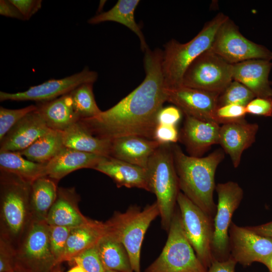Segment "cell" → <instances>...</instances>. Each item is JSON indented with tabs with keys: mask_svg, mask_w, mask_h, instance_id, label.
Segmentation results:
<instances>
[{
	"mask_svg": "<svg viewBox=\"0 0 272 272\" xmlns=\"http://www.w3.org/2000/svg\"><path fill=\"white\" fill-rule=\"evenodd\" d=\"M63 146L77 151L110 156L111 140L94 136L81 120L62 131Z\"/></svg>",
	"mask_w": 272,
	"mask_h": 272,
	"instance_id": "24",
	"label": "cell"
},
{
	"mask_svg": "<svg viewBox=\"0 0 272 272\" xmlns=\"http://www.w3.org/2000/svg\"><path fill=\"white\" fill-rule=\"evenodd\" d=\"M93 169L110 177L118 187L142 188L150 191L147 169L111 156L103 157Z\"/></svg>",
	"mask_w": 272,
	"mask_h": 272,
	"instance_id": "21",
	"label": "cell"
},
{
	"mask_svg": "<svg viewBox=\"0 0 272 272\" xmlns=\"http://www.w3.org/2000/svg\"><path fill=\"white\" fill-rule=\"evenodd\" d=\"M49 227L46 221L31 220L15 250V270L51 272L58 266L50 249Z\"/></svg>",
	"mask_w": 272,
	"mask_h": 272,
	"instance_id": "8",
	"label": "cell"
},
{
	"mask_svg": "<svg viewBox=\"0 0 272 272\" xmlns=\"http://www.w3.org/2000/svg\"><path fill=\"white\" fill-rule=\"evenodd\" d=\"M19 10L25 20L30 19L42 7L41 0H10Z\"/></svg>",
	"mask_w": 272,
	"mask_h": 272,
	"instance_id": "42",
	"label": "cell"
},
{
	"mask_svg": "<svg viewBox=\"0 0 272 272\" xmlns=\"http://www.w3.org/2000/svg\"><path fill=\"white\" fill-rule=\"evenodd\" d=\"M166 94L167 101L178 107L185 115L216 122L215 113L220 94L180 86L166 88Z\"/></svg>",
	"mask_w": 272,
	"mask_h": 272,
	"instance_id": "15",
	"label": "cell"
},
{
	"mask_svg": "<svg viewBox=\"0 0 272 272\" xmlns=\"http://www.w3.org/2000/svg\"><path fill=\"white\" fill-rule=\"evenodd\" d=\"M15 249L10 243L0 238V272L15 271Z\"/></svg>",
	"mask_w": 272,
	"mask_h": 272,
	"instance_id": "38",
	"label": "cell"
},
{
	"mask_svg": "<svg viewBox=\"0 0 272 272\" xmlns=\"http://www.w3.org/2000/svg\"><path fill=\"white\" fill-rule=\"evenodd\" d=\"M247 227L257 234L272 239V221L258 226Z\"/></svg>",
	"mask_w": 272,
	"mask_h": 272,
	"instance_id": "45",
	"label": "cell"
},
{
	"mask_svg": "<svg viewBox=\"0 0 272 272\" xmlns=\"http://www.w3.org/2000/svg\"><path fill=\"white\" fill-rule=\"evenodd\" d=\"M166 243L145 272H207L183 229L180 213L174 212Z\"/></svg>",
	"mask_w": 272,
	"mask_h": 272,
	"instance_id": "7",
	"label": "cell"
},
{
	"mask_svg": "<svg viewBox=\"0 0 272 272\" xmlns=\"http://www.w3.org/2000/svg\"><path fill=\"white\" fill-rule=\"evenodd\" d=\"M104 272H117V271H114V270H109V269H105Z\"/></svg>",
	"mask_w": 272,
	"mask_h": 272,
	"instance_id": "49",
	"label": "cell"
},
{
	"mask_svg": "<svg viewBox=\"0 0 272 272\" xmlns=\"http://www.w3.org/2000/svg\"><path fill=\"white\" fill-rule=\"evenodd\" d=\"M267 267L268 268L270 272H272V258L270 260L269 265Z\"/></svg>",
	"mask_w": 272,
	"mask_h": 272,
	"instance_id": "47",
	"label": "cell"
},
{
	"mask_svg": "<svg viewBox=\"0 0 272 272\" xmlns=\"http://www.w3.org/2000/svg\"><path fill=\"white\" fill-rule=\"evenodd\" d=\"M93 85L83 84L70 93L73 108L80 120L95 117L102 112L95 101Z\"/></svg>",
	"mask_w": 272,
	"mask_h": 272,
	"instance_id": "32",
	"label": "cell"
},
{
	"mask_svg": "<svg viewBox=\"0 0 272 272\" xmlns=\"http://www.w3.org/2000/svg\"><path fill=\"white\" fill-rule=\"evenodd\" d=\"M66 272H85L84 270L80 266L76 265V266L72 267Z\"/></svg>",
	"mask_w": 272,
	"mask_h": 272,
	"instance_id": "46",
	"label": "cell"
},
{
	"mask_svg": "<svg viewBox=\"0 0 272 272\" xmlns=\"http://www.w3.org/2000/svg\"><path fill=\"white\" fill-rule=\"evenodd\" d=\"M37 110L51 129L63 131L80 120L70 93L47 102L39 103Z\"/></svg>",
	"mask_w": 272,
	"mask_h": 272,
	"instance_id": "25",
	"label": "cell"
},
{
	"mask_svg": "<svg viewBox=\"0 0 272 272\" xmlns=\"http://www.w3.org/2000/svg\"><path fill=\"white\" fill-rule=\"evenodd\" d=\"M179 139L176 125L157 124L153 133V140L160 145L175 143Z\"/></svg>",
	"mask_w": 272,
	"mask_h": 272,
	"instance_id": "39",
	"label": "cell"
},
{
	"mask_svg": "<svg viewBox=\"0 0 272 272\" xmlns=\"http://www.w3.org/2000/svg\"><path fill=\"white\" fill-rule=\"evenodd\" d=\"M64 147L62 131L50 129L26 149L18 152L26 159L38 163H46Z\"/></svg>",
	"mask_w": 272,
	"mask_h": 272,
	"instance_id": "31",
	"label": "cell"
},
{
	"mask_svg": "<svg viewBox=\"0 0 272 272\" xmlns=\"http://www.w3.org/2000/svg\"><path fill=\"white\" fill-rule=\"evenodd\" d=\"M246 114L244 106L226 105L217 107L215 113V120L219 124L240 122L245 120Z\"/></svg>",
	"mask_w": 272,
	"mask_h": 272,
	"instance_id": "37",
	"label": "cell"
},
{
	"mask_svg": "<svg viewBox=\"0 0 272 272\" xmlns=\"http://www.w3.org/2000/svg\"><path fill=\"white\" fill-rule=\"evenodd\" d=\"M46 163L41 164L24 158L18 152H0V169L15 174L31 183L46 176Z\"/></svg>",
	"mask_w": 272,
	"mask_h": 272,
	"instance_id": "30",
	"label": "cell"
},
{
	"mask_svg": "<svg viewBox=\"0 0 272 272\" xmlns=\"http://www.w3.org/2000/svg\"><path fill=\"white\" fill-rule=\"evenodd\" d=\"M177 202L184 233L207 269L214 259L212 248L214 228L211 216L181 192L178 194Z\"/></svg>",
	"mask_w": 272,
	"mask_h": 272,
	"instance_id": "9",
	"label": "cell"
},
{
	"mask_svg": "<svg viewBox=\"0 0 272 272\" xmlns=\"http://www.w3.org/2000/svg\"><path fill=\"white\" fill-rule=\"evenodd\" d=\"M159 215L156 201L143 210L135 206H131L124 213H115L104 222L105 234L117 240L125 248L133 272H141L142 242L151 223Z\"/></svg>",
	"mask_w": 272,
	"mask_h": 272,
	"instance_id": "6",
	"label": "cell"
},
{
	"mask_svg": "<svg viewBox=\"0 0 272 272\" xmlns=\"http://www.w3.org/2000/svg\"><path fill=\"white\" fill-rule=\"evenodd\" d=\"M105 156L63 147L46 163V176L58 181L69 173L83 168L93 169Z\"/></svg>",
	"mask_w": 272,
	"mask_h": 272,
	"instance_id": "23",
	"label": "cell"
},
{
	"mask_svg": "<svg viewBox=\"0 0 272 272\" xmlns=\"http://www.w3.org/2000/svg\"><path fill=\"white\" fill-rule=\"evenodd\" d=\"M236 263L230 256L223 260L214 258L207 272H235Z\"/></svg>",
	"mask_w": 272,
	"mask_h": 272,
	"instance_id": "43",
	"label": "cell"
},
{
	"mask_svg": "<svg viewBox=\"0 0 272 272\" xmlns=\"http://www.w3.org/2000/svg\"><path fill=\"white\" fill-rule=\"evenodd\" d=\"M31 183L5 171L0 172L1 238L16 250L31 221Z\"/></svg>",
	"mask_w": 272,
	"mask_h": 272,
	"instance_id": "3",
	"label": "cell"
},
{
	"mask_svg": "<svg viewBox=\"0 0 272 272\" xmlns=\"http://www.w3.org/2000/svg\"><path fill=\"white\" fill-rule=\"evenodd\" d=\"M220 127L215 122L185 115L179 139L190 156L200 157L212 145L219 144Z\"/></svg>",
	"mask_w": 272,
	"mask_h": 272,
	"instance_id": "17",
	"label": "cell"
},
{
	"mask_svg": "<svg viewBox=\"0 0 272 272\" xmlns=\"http://www.w3.org/2000/svg\"><path fill=\"white\" fill-rule=\"evenodd\" d=\"M181 117V111L176 106L163 107L157 115V124L176 126Z\"/></svg>",
	"mask_w": 272,
	"mask_h": 272,
	"instance_id": "41",
	"label": "cell"
},
{
	"mask_svg": "<svg viewBox=\"0 0 272 272\" xmlns=\"http://www.w3.org/2000/svg\"><path fill=\"white\" fill-rule=\"evenodd\" d=\"M228 18L219 13L188 42L181 43L171 39L165 45L162 50V67L167 88L182 86L187 69L197 57L210 49L217 31Z\"/></svg>",
	"mask_w": 272,
	"mask_h": 272,
	"instance_id": "4",
	"label": "cell"
},
{
	"mask_svg": "<svg viewBox=\"0 0 272 272\" xmlns=\"http://www.w3.org/2000/svg\"><path fill=\"white\" fill-rule=\"evenodd\" d=\"M147 170L150 191L157 197L162 226L168 231L179 192L172 144L160 145L151 156Z\"/></svg>",
	"mask_w": 272,
	"mask_h": 272,
	"instance_id": "5",
	"label": "cell"
},
{
	"mask_svg": "<svg viewBox=\"0 0 272 272\" xmlns=\"http://www.w3.org/2000/svg\"><path fill=\"white\" fill-rule=\"evenodd\" d=\"M139 3V0H119L111 9L91 18L88 23L97 24L111 21L126 26L139 37L141 48L145 52L149 48L141 29L134 18V12Z\"/></svg>",
	"mask_w": 272,
	"mask_h": 272,
	"instance_id": "27",
	"label": "cell"
},
{
	"mask_svg": "<svg viewBox=\"0 0 272 272\" xmlns=\"http://www.w3.org/2000/svg\"><path fill=\"white\" fill-rule=\"evenodd\" d=\"M105 233L104 222L92 219L86 224L71 228L61 262L70 261L82 251L96 245Z\"/></svg>",
	"mask_w": 272,
	"mask_h": 272,
	"instance_id": "26",
	"label": "cell"
},
{
	"mask_svg": "<svg viewBox=\"0 0 272 272\" xmlns=\"http://www.w3.org/2000/svg\"><path fill=\"white\" fill-rule=\"evenodd\" d=\"M36 105H31L17 109L0 107V141L8 131L29 113L37 110Z\"/></svg>",
	"mask_w": 272,
	"mask_h": 272,
	"instance_id": "34",
	"label": "cell"
},
{
	"mask_svg": "<svg viewBox=\"0 0 272 272\" xmlns=\"http://www.w3.org/2000/svg\"><path fill=\"white\" fill-rule=\"evenodd\" d=\"M258 128L257 124L248 123L245 120L220 127L219 144L229 155L235 168L240 165L243 152L255 142Z\"/></svg>",
	"mask_w": 272,
	"mask_h": 272,
	"instance_id": "18",
	"label": "cell"
},
{
	"mask_svg": "<svg viewBox=\"0 0 272 272\" xmlns=\"http://www.w3.org/2000/svg\"><path fill=\"white\" fill-rule=\"evenodd\" d=\"M146 76L134 90L109 109L97 116L81 119L92 133L99 138L113 140L137 135L153 140L157 117L167 101L162 61V50L145 52Z\"/></svg>",
	"mask_w": 272,
	"mask_h": 272,
	"instance_id": "1",
	"label": "cell"
},
{
	"mask_svg": "<svg viewBox=\"0 0 272 272\" xmlns=\"http://www.w3.org/2000/svg\"><path fill=\"white\" fill-rule=\"evenodd\" d=\"M229 248L231 257L243 265L259 262L268 267L272 258V239L259 234L247 227L231 223L229 230Z\"/></svg>",
	"mask_w": 272,
	"mask_h": 272,
	"instance_id": "14",
	"label": "cell"
},
{
	"mask_svg": "<svg viewBox=\"0 0 272 272\" xmlns=\"http://www.w3.org/2000/svg\"><path fill=\"white\" fill-rule=\"evenodd\" d=\"M12 272H18V271H17L15 270V271H12Z\"/></svg>",
	"mask_w": 272,
	"mask_h": 272,
	"instance_id": "50",
	"label": "cell"
},
{
	"mask_svg": "<svg viewBox=\"0 0 272 272\" xmlns=\"http://www.w3.org/2000/svg\"><path fill=\"white\" fill-rule=\"evenodd\" d=\"M79 195L74 187L58 188L56 198L50 208L46 222L49 226L73 228L88 223L91 219L81 212Z\"/></svg>",
	"mask_w": 272,
	"mask_h": 272,
	"instance_id": "20",
	"label": "cell"
},
{
	"mask_svg": "<svg viewBox=\"0 0 272 272\" xmlns=\"http://www.w3.org/2000/svg\"><path fill=\"white\" fill-rule=\"evenodd\" d=\"M233 79L250 90L256 97H272L271 82L269 80L272 63L255 59L233 64Z\"/></svg>",
	"mask_w": 272,
	"mask_h": 272,
	"instance_id": "19",
	"label": "cell"
},
{
	"mask_svg": "<svg viewBox=\"0 0 272 272\" xmlns=\"http://www.w3.org/2000/svg\"><path fill=\"white\" fill-rule=\"evenodd\" d=\"M0 14L11 18L25 20L19 10L10 0L0 1Z\"/></svg>",
	"mask_w": 272,
	"mask_h": 272,
	"instance_id": "44",
	"label": "cell"
},
{
	"mask_svg": "<svg viewBox=\"0 0 272 272\" xmlns=\"http://www.w3.org/2000/svg\"><path fill=\"white\" fill-rule=\"evenodd\" d=\"M210 50L232 64L251 59H272L270 50L245 37L229 18L219 29Z\"/></svg>",
	"mask_w": 272,
	"mask_h": 272,
	"instance_id": "11",
	"label": "cell"
},
{
	"mask_svg": "<svg viewBox=\"0 0 272 272\" xmlns=\"http://www.w3.org/2000/svg\"><path fill=\"white\" fill-rule=\"evenodd\" d=\"M96 245L75 256L70 262L81 266L85 272H104L105 269Z\"/></svg>",
	"mask_w": 272,
	"mask_h": 272,
	"instance_id": "35",
	"label": "cell"
},
{
	"mask_svg": "<svg viewBox=\"0 0 272 272\" xmlns=\"http://www.w3.org/2000/svg\"><path fill=\"white\" fill-rule=\"evenodd\" d=\"M96 245L105 269L133 272L127 252L121 242L105 234Z\"/></svg>",
	"mask_w": 272,
	"mask_h": 272,
	"instance_id": "29",
	"label": "cell"
},
{
	"mask_svg": "<svg viewBox=\"0 0 272 272\" xmlns=\"http://www.w3.org/2000/svg\"><path fill=\"white\" fill-rule=\"evenodd\" d=\"M51 272H61V271L58 268V266H57Z\"/></svg>",
	"mask_w": 272,
	"mask_h": 272,
	"instance_id": "48",
	"label": "cell"
},
{
	"mask_svg": "<svg viewBox=\"0 0 272 272\" xmlns=\"http://www.w3.org/2000/svg\"><path fill=\"white\" fill-rule=\"evenodd\" d=\"M71 228L58 226H50L49 242L52 255L59 265L64 253Z\"/></svg>",
	"mask_w": 272,
	"mask_h": 272,
	"instance_id": "36",
	"label": "cell"
},
{
	"mask_svg": "<svg viewBox=\"0 0 272 272\" xmlns=\"http://www.w3.org/2000/svg\"><path fill=\"white\" fill-rule=\"evenodd\" d=\"M57 182L44 176L31 183L30 209L32 220L46 221L47 214L57 197Z\"/></svg>",
	"mask_w": 272,
	"mask_h": 272,
	"instance_id": "28",
	"label": "cell"
},
{
	"mask_svg": "<svg viewBox=\"0 0 272 272\" xmlns=\"http://www.w3.org/2000/svg\"><path fill=\"white\" fill-rule=\"evenodd\" d=\"M179 187L183 193L210 216L215 213L213 194L216 188L217 168L225 152L218 149L204 157L185 154L180 147L172 144Z\"/></svg>",
	"mask_w": 272,
	"mask_h": 272,
	"instance_id": "2",
	"label": "cell"
},
{
	"mask_svg": "<svg viewBox=\"0 0 272 272\" xmlns=\"http://www.w3.org/2000/svg\"><path fill=\"white\" fill-rule=\"evenodd\" d=\"M160 145L142 137H121L111 140L110 156L147 169L151 156Z\"/></svg>",
	"mask_w": 272,
	"mask_h": 272,
	"instance_id": "22",
	"label": "cell"
},
{
	"mask_svg": "<svg viewBox=\"0 0 272 272\" xmlns=\"http://www.w3.org/2000/svg\"><path fill=\"white\" fill-rule=\"evenodd\" d=\"M50 129L37 110L19 121L0 141V152H20L30 145Z\"/></svg>",
	"mask_w": 272,
	"mask_h": 272,
	"instance_id": "16",
	"label": "cell"
},
{
	"mask_svg": "<svg viewBox=\"0 0 272 272\" xmlns=\"http://www.w3.org/2000/svg\"><path fill=\"white\" fill-rule=\"evenodd\" d=\"M233 64L209 49L187 69L182 86L220 94L233 80Z\"/></svg>",
	"mask_w": 272,
	"mask_h": 272,
	"instance_id": "10",
	"label": "cell"
},
{
	"mask_svg": "<svg viewBox=\"0 0 272 272\" xmlns=\"http://www.w3.org/2000/svg\"><path fill=\"white\" fill-rule=\"evenodd\" d=\"M255 97L254 94L244 85L233 80L219 95L217 107L229 104L245 107Z\"/></svg>",
	"mask_w": 272,
	"mask_h": 272,
	"instance_id": "33",
	"label": "cell"
},
{
	"mask_svg": "<svg viewBox=\"0 0 272 272\" xmlns=\"http://www.w3.org/2000/svg\"><path fill=\"white\" fill-rule=\"evenodd\" d=\"M218 205L214 219L212 240L214 258L224 260L229 249V229L231 219L243 197V191L239 185L233 181L219 183L216 187Z\"/></svg>",
	"mask_w": 272,
	"mask_h": 272,
	"instance_id": "12",
	"label": "cell"
},
{
	"mask_svg": "<svg viewBox=\"0 0 272 272\" xmlns=\"http://www.w3.org/2000/svg\"><path fill=\"white\" fill-rule=\"evenodd\" d=\"M247 114L272 116V97H255L245 106Z\"/></svg>",
	"mask_w": 272,
	"mask_h": 272,
	"instance_id": "40",
	"label": "cell"
},
{
	"mask_svg": "<svg viewBox=\"0 0 272 272\" xmlns=\"http://www.w3.org/2000/svg\"><path fill=\"white\" fill-rule=\"evenodd\" d=\"M98 78L97 73L85 67L82 71L59 79L49 80L42 84L31 86L28 89L17 93L0 92V101H34L47 102L70 93L85 83H94Z\"/></svg>",
	"mask_w": 272,
	"mask_h": 272,
	"instance_id": "13",
	"label": "cell"
}]
</instances>
